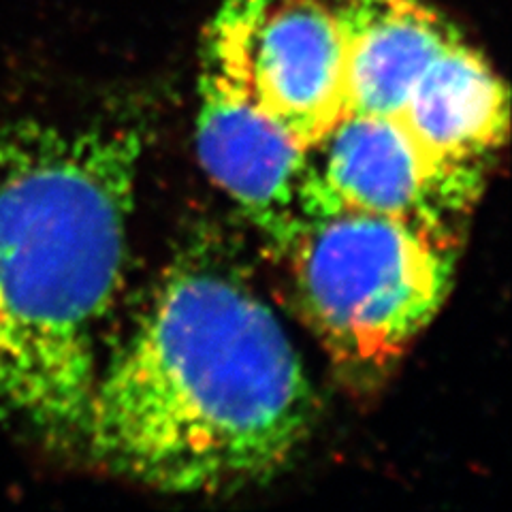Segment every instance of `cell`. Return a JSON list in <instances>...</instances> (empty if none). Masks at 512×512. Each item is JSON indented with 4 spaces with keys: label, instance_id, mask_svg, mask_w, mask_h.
I'll list each match as a JSON object with an SVG mask.
<instances>
[{
    "label": "cell",
    "instance_id": "cell-3",
    "mask_svg": "<svg viewBox=\"0 0 512 512\" xmlns=\"http://www.w3.org/2000/svg\"><path fill=\"white\" fill-rule=\"evenodd\" d=\"M299 310L342 372L380 374L429 327L451 293L459 239L363 212L308 224L293 246Z\"/></svg>",
    "mask_w": 512,
    "mask_h": 512
},
{
    "label": "cell",
    "instance_id": "cell-4",
    "mask_svg": "<svg viewBox=\"0 0 512 512\" xmlns=\"http://www.w3.org/2000/svg\"><path fill=\"white\" fill-rule=\"evenodd\" d=\"M201 73L306 150L346 116V45L329 0H227L205 30Z\"/></svg>",
    "mask_w": 512,
    "mask_h": 512
},
{
    "label": "cell",
    "instance_id": "cell-2",
    "mask_svg": "<svg viewBox=\"0 0 512 512\" xmlns=\"http://www.w3.org/2000/svg\"><path fill=\"white\" fill-rule=\"evenodd\" d=\"M141 137L0 120V412L77 451L120 293Z\"/></svg>",
    "mask_w": 512,
    "mask_h": 512
},
{
    "label": "cell",
    "instance_id": "cell-5",
    "mask_svg": "<svg viewBox=\"0 0 512 512\" xmlns=\"http://www.w3.org/2000/svg\"><path fill=\"white\" fill-rule=\"evenodd\" d=\"M316 218L363 212L459 239L483 178L438 165L393 118L346 114L308 150Z\"/></svg>",
    "mask_w": 512,
    "mask_h": 512
},
{
    "label": "cell",
    "instance_id": "cell-6",
    "mask_svg": "<svg viewBox=\"0 0 512 512\" xmlns=\"http://www.w3.org/2000/svg\"><path fill=\"white\" fill-rule=\"evenodd\" d=\"M197 152L207 175L280 252L316 220L308 150L205 73L199 79Z\"/></svg>",
    "mask_w": 512,
    "mask_h": 512
},
{
    "label": "cell",
    "instance_id": "cell-8",
    "mask_svg": "<svg viewBox=\"0 0 512 512\" xmlns=\"http://www.w3.org/2000/svg\"><path fill=\"white\" fill-rule=\"evenodd\" d=\"M508 118L504 82L459 37L429 64L393 120L438 165L483 178L508 137Z\"/></svg>",
    "mask_w": 512,
    "mask_h": 512
},
{
    "label": "cell",
    "instance_id": "cell-1",
    "mask_svg": "<svg viewBox=\"0 0 512 512\" xmlns=\"http://www.w3.org/2000/svg\"><path fill=\"white\" fill-rule=\"evenodd\" d=\"M316 395L267 303L229 271L180 265L101 361L77 451L175 495L259 485L310 438Z\"/></svg>",
    "mask_w": 512,
    "mask_h": 512
},
{
    "label": "cell",
    "instance_id": "cell-7",
    "mask_svg": "<svg viewBox=\"0 0 512 512\" xmlns=\"http://www.w3.org/2000/svg\"><path fill=\"white\" fill-rule=\"evenodd\" d=\"M346 45V114L397 118L461 32L423 0H329Z\"/></svg>",
    "mask_w": 512,
    "mask_h": 512
}]
</instances>
